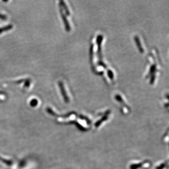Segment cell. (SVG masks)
Returning <instances> with one entry per match:
<instances>
[{
    "label": "cell",
    "mask_w": 169,
    "mask_h": 169,
    "mask_svg": "<svg viewBox=\"0 0 169 169\" xmlns=\"http://www.w3.org/2000/svg\"><path fill=\"white\" fill-rule=\"evenodd\" d=\"M59 8L60 13H61V17H62V20L63 21V24L65 26V28L67 32H69L71 31V27H70V24L69 22L68 21L66 16L65 15L64 12H63V9L62 8L61 5L59 4Z\"/></svg>",
    "instance_id": "obj_1"
},
{
    "label": "cell",
    "mask_w": 169,
    "mask_h": 169,
    "mask_svg": "<svg viewBox=\"0 0 169 169\" xmlns=\"http://www.w3.org/2000/svg\"><path fill=\"white\" fill-rule=\"evenodd\" d=\"M59 4L61 5V6H62V8L64 9V11H66V13L67 15H70V11H69V9L68 8L67 6L66 5L65 2H64V1H60L59 2Z\"/></svg>",
    "instance_id": "obj_5"
},
{
    "label": "cell",
    "mask_w": 169,
    "mask_h": 169,
    "mask_svg": "<svg viewBox=\"0 0 169 169\" xmlns=\"http://www.w3.org/2000/svg\"><path fill=\"white\" fill-rule=\"evenodd\" d=\"M108 76L110 77V78L112 79V78H113V74L112 71H108Z\"/></svg>",
    "instance_id": "obj_10"
},
{
    "label": "cell",
    "mask_w": 169,
    "mask_h": 169,
    "mask_svg": "<svg viewBox=\"0 0 169 169\" xmlns=\"http://www.w3.org/2000/svg\"><path fill=\"white\" fill-rule=\"evenodd\" d=\"M38 103V101L37 100L33 99L31 101V105L32 107H34V106H36V105H37Z\"/></svg>",
    "instance_id": "obj_7"
},
{
    "label": "cell",
    "mask_w": 169,
    "mask_h": 169,
    "mask_svg": "<svg viewBox=\"0 0 169 169\" xmlns=\"http://www.w3.org/2000/svg\"><path fill=\"white\" fill-rule=\"evenodd\" d=\"M25 85L24 86L26 88H29L31 85V80L29 78H27L26 79V81L25 82Z\"/></svg>",
    "instance_id": "obj_6"
},
{
    "label": "cell",
    "mask_w": 169,
    "mask_h": 169,
    "mask_svg": "<svg viewBox=\"0 0 169 169\" xmlns=\"http://www.w3.org/2000/svg\"><path fill=\"white\" fill-rule=\"evenodd\" d=\"M13 26L11 24L7 25L4 27H0V34L4 32H7L13 28Z\"/></svg>",
    "instance_id": "obj_4"
},
{
    "label": "cell",
    "mask_w": 169,
    "mask_h": 169,
    "mask_svg": "<svg viewBox=\"0 0 169 169\" xmlns=\"http://www.w3.org/2000/svg\"><path fill=\"white\" fill-rule=\"evenodd\" d=\"M0 19L2 20H6L7 19V16L5 15L0 13Z\"/></svg>",
    "instance_id": "obj_8"
},
{
    "label": "cell",
    "mask_w": 169,
    "mask_h": 169,
    "mask_svg": "<svg viewBox=\"0 0 169 169\" xmlns=\"http://www.w3.org/2000/svg\"><path fill=\"white\" fill-rule=\"evenodd\" d=\"M26 79H20V80H19V81H16L14 83H16V84H21V83H23V82L26 81Z\"/></svg>",
    "instance_id": "obj_9"
},
{
    "label": "cell",
    "mask_w": 169,
    "mask_h": 169,
    "mask_svg": "<svg viewBox=\"0 0 169 169\" xmlns=\"http://www.w3.org/2000/svg\"><path fill=\"white\" fill-rule=\"evenodd\" d=\"M58 86L60 89V91H61L62 96H63L64 101H66V103H68L69 98H68V96L67 95L66 92V89H65V88H64L63 83L62 81H59Z\"/></svg>",
    "instance_id": "obj_2"
},
{
    "label": "cell",
    "mask_w": 169,
    "mask_h": 169,
    "mask_svg": "<svg viewBox=\"0 0 169 169\" xmlns=\"http://www.w3.org/2000/svg\"><path fill=\"white\" fill-rule=\"evenodd\" d=\"M134 40H135V42L136 43L137 46L138 48H139V51L141 53H143L144 52L143 48H142L141 46V43L140 42V39L137 36H135L134 37Z\"/></svg>",
    "instance_id": "obj_3"
}]
</instances>
